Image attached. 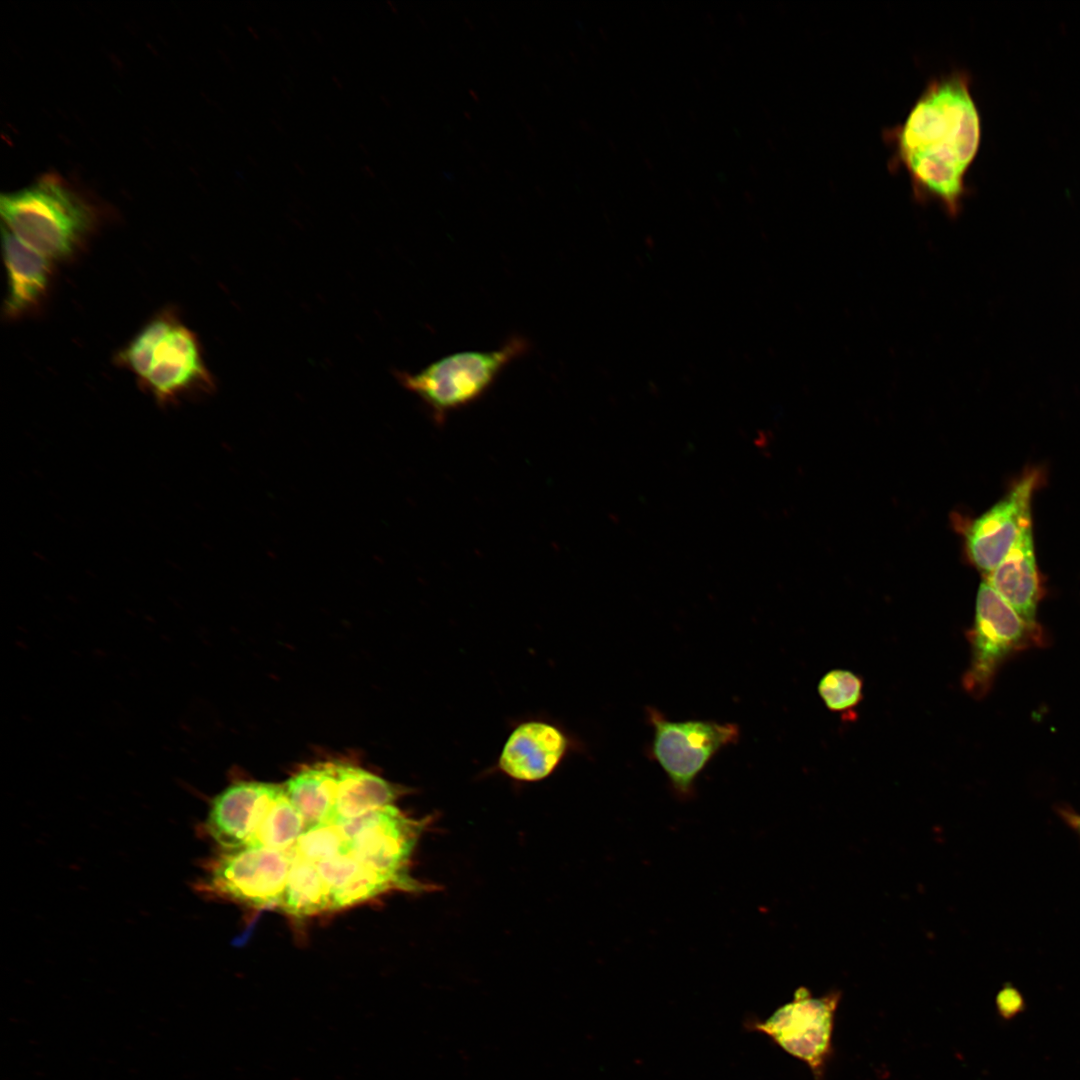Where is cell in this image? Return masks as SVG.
Instances as JSON below:
<instances>
[{"label": "cell", "mask_w": 1080, "mask_h": 1080, "mask_svg": "<svg viewBox=\"0 0 1080 1080\" xmlns=\"http://www.w3.org/2000/svg\"><path fill=\"white\" fill-rule=\"evenodd\" d=\"M966 72L931 79L905 120L883 131L892 150L889 169L903 168L914 200L938 203L957 216L967 193L965 176L980 144V116Z\"/></svg>", "instance_id": "1"}, {"label": "cell", "mask_w": 1080, "mask_h": 1080, "mask_svg": "<svg viewBox=\"0 0 1080 1080\" xmlns=\"http://www.w3.org/2000/svg\"><path fill=\"white\" fill-rule=\"evenodd\" d=\"M0 212L4 227L52 261L74 255L97 219L94 207L54 174L3 193Z\"/></svg>", "instance_id": "2"}, {"label": "cell", "mask_w": 1080, "mask_h": 1080, "mask_svg": "<svg viewBox=\"0 0 1080 1080\" xmlns=\"http://www.w3.org/2000/svg\"><path fill=\"white\" fill-rule=\"evenodd\" d=\"M527 349V340L514 336L497 349L454 352L416 373L400 372L398 376L440 420L447 413L478 400Z\"/></svg>", "instance_id": "3"}, {"label": "cell", "mask_w": 1080, "mask_h": 1080, "mask_svg": "<svg viewBox=\"0 0 1080 1080\" xmlns=\"http://www.w3.org/2000/svg\"><path fill=\"white\" fill-rule=\"evenodd\" d=\"M431 820V816L411 818L396 805H390L360 817L333 821L346 840L349 855L393 881L400 891L418 893L438 888L414 879L409 873L413 851Z\"/></svg>", "instance_id": "4"}, {"label": "cell", "mask_w": 1080, "mask_h": 1080, "mask_svg": "<svg viewBox=\"0 0 1080 1080\" xmlns=\"http://www.w3.org/2000/svg\"><path fill=\"white\" fill-rule=\"evenodd\" d=\"M971 664L965 688L982 696L991 687L1000 665L1015 653L1044 645L1041 626L1023 620L986 581L979 586L973 628L969 632Z\"/></svg>", "instance_id": "5"}, {"label": "cell", "mask_w": 1080, "mask_h": 1080, "mask_svg": "<svg viewBox=\"0 0 1080 1080\" xmlns=\"http://www.w3.org/2000/svg\"><path fill=\"white\" fill-rule=\"evenodd\" d=\"M292 863L291 851L243 846L221 849L208 863L196 889L239 905L277 907Z\"/></svg>", "instance_id": "6"}, {"label": "cell", "mask_w": 1080, "mask_h": 1080, "mask_svg": "<svg viewBox=\"0 0 1080 1080\" xmlns=\"http://www.w3.org/2000/svg\"><path fill=\"white\" fill-rule=\"evenodd\" d=\"M647 714L654 732L651 754L681 795L692 791L695 778L707 763L722 748L734 744L740 735L733 723L676 722L655 708H648Z\"/></svg>", "instance_id": "7"}, {"label": "cell", "mask_w": 1080, "mask_h": 1080, "mask_svg": "<svg viewBox=\"0 0 1080 1080\" xmlns=\"http://www.w3.org/2000/svg\"><path fill=\"white\" fill-rule=\"evenodd\" d=\"M838 993L812 998L800 989L792 1002L778 1008L765 1021L751 1022L752 1030L770 1037L792 1056L805 1062L816 1080H822L832 1051Z\"/></svg>", "instance_id": "8"}, {"label": "cell", "mask_w": 1080, "mask_h": 1080, "mask_svg": "<svg viewBox=\"0 0 1080 1080\" xmlns=\"http://www.w3.org/2000/svg\"><path fill=\"white\" fill-rule=\"evenodd\" d=\"M1044 480L1040 467L1025 469L997 503L967 525V555L984 576L1003 560L1023 525L1032 519V499Z\"/></svg>", "instance_id": "9"}, {"label": "cell", "mask_w": 1080, "mask_h": 1080, "mask_svg": "<svg viewBox=\"0 0 1080 1080\" xmlns=\"http://www.w3.org/2000/svg\"><path fill=\"white\" fill-rule=\"evenodd\" d=\"M141 384L161 403L213 386L200 343L190 329L179 321L172 326L155 346L149 372Z\"/></svg>", "instance_id": "10"}, {"label": "cell", "mask_w": 1080, "mask_h": 1080, "mask_svg": "<svg viewBox=\"0 0 1080 1080\" xmlns=\"http://www.w3.org/2000/svg\"><path fill=\"white\" fill-rule=\"evenodd\" d=\"M282 788L256 781L231 783L210 802L207 834L221 849L248 845Z\"/></svg>", "instance_id": "11"}, {"label": "cell", "mask_w": 1080, "mask_h": 1080, "mask_svg": "<svg viewBox=\"0 0 1080 1080\" xmlns=\"http://www.w3.org/2000/svg\"><path fill=\"white\" fill-rule=\"evenodd\" d=\"M566 735L544 721H527L509 735L498 759L499 769L512 779L534 782L548 777L568 749Z\"/></svg>", "instance_id": "12"}, {"label": "cell", "mask_w": 1080, "mask_h": 1080, "mask_svg": "<svg viewBox=\"0 0 1080 1080\" xmlns=\"http://www.w3.org/2000/svg\"><path fill=\"white\" fill-rule=\"evenodd\" d=\"M985 577L1023 620L1037 623V608L1045 588L1035 555L1032 519L1023 525L1003 560Z\"/></svg>", "instance_id": "13"}, {"label": "cell", "mask_w": 1080, "mask_h": 1080, "mask_svg": "<svg viewBox=\"0 0 1080 1080\" xmlns=\"http://www.w3.org/2000/svg\"><path fill=\"white\" fill-rule=\"evenodd\" d=\"M2 250L7 274L4 312L10 318L36 310L52 280L53 261L32 249L2 226Z\"/></svg>", "instance_id": "14"}, {"label": "cell", "mask_w": 1080, "mask_h": 1080, "mask_svg": "<svg viewBox=\"0 0 1080 1080\" xmlns=\"http://www.w3.org/2000/svg\"><path fill=\"white\" fill-rule=\"evenodd\" d=\"M335 818L351 819L395 805L407 787L393 784L361 767L336 762Z\"/></svg>", "instance_id": "15"}, {"label": "cell", "mask_w": 1080, "mask_h": 1080, "mask_svg": "<svg viewBox=\"0 0 1080 1080\" xmlns=\"http://www.w3.org/2000/svg\"><path fill=\"white\" fill-rule=\"evenodd\" d=\"M284 791L303 817L306 829L335 819L336 762H320L295 772Z\"/></svg>", "instance_id": "16"}, {"label": "cell", "mask_w": 1080, "mask_h": 1080, "mask_svg": "<svg viewBox=\"0 0 1080 1080\" xmlns=\"http://www.w3.org/2000/svg\"><path fill=\"white\" fill-rule=\"evenodd\" d=\"M290 851L292 863L277 908L297 918L331 912L330 894L315 863L298 856L293 848Z\"/></svg>", "instance_id": "17"}, {"label": "cell", "mask_w": 1080, "mask_h": 1080, "mask_svg": "<svg viewBox=\"0 0 1080 1080\" xmlns=\"http://www.w3.org/2000/svg\"><path fill=\"white\" fill-rule=\"evenodd\" d=\"M305 830L306 824L303 817L282 788L246 846L288 851L294 847Z\"/></svg>", "instance_id": "18"}, {"label": "cell", "mask_w": 1080, "mask_h": 1080, "mask_svg": "<svg viewBox=\"0 0 1080 1080\" xmlns=\"http://www.w3.org/2000/svg\"><path fill=\"white\" fill-rule=\"evenodd\" d=\"M177 321L171 311L156 315L118 353L116 360L132 372L140 384L149 372L155 346Z\"/></svg>", "instance_id": "19"}, {"label": "cell", "mask_w": 1080, "mask_h": 1080, "mask_svg": "<svg viewBox=\"0 0 1080 1080\" xmlns=\"http://www.w3.org/2000/svg\"><path fill=\"white\" fill-rule=\"evenodd\" d=\"M293 850L301 858L313 863L348 854L346 840L335 821L306 829Z\"/></svg>", "instance_id": "20"}, {"label": "cell", "mask_w": 1080, "mask_h": 1080, "mask_svg": "<svg viewBox=\"0 0 1080 1080\" xmlns=\"http://www.w3.org/2000/svg\"><path fill=\"white\" fill-rule=\"evenodd\" d=\"M862 688V680L844 669L827 672L818 684V692L825 705L835 712L856 706L862 698Z\"/></svg>", "instance_id": "21"}, {"label": "cell", "mask_w": 1080, "mask_h": 1080, "mask_svg": "<svg viewBox=\"0 0 1080 1080\" xmlns=\"http://www.w3.org/2000/svg\"><path fill=\"white\" fill-rule=\"evenodd\" d=\"M999 1014L1004 1019H1011L1019 1014L1025 1007L1021 993L1011 984L1005 985L996 999Z\"/></svg>", "instance_id": "22"}, {"label": "cell", "mask_w": 1080, "mask_h": 1080, "mask_svg": "<svg viewBox=\"0 0 1080 1080\" xmlns=\"http://www.w3.org/2000/svg\"><path fill=\"white\" fill-rule=\"evenodd\" d=\"M1059 816L1069 825L1072 829L1080 834V814L1073 809L1062 806L1057 808Z\"/></svg>", "instance_id": "23"}]
</instances>
